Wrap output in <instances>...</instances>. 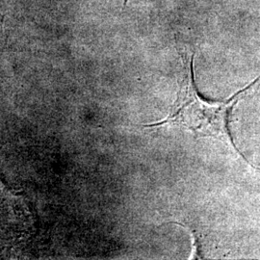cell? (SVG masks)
<instances>
[{"instance_id":"1","label":"cell","mask_w":260,"mask_h":260,"mask_svg":"<svg viewBox=\"0 0 260 260\" xmlns=\"http://www.w3.org/2000/svg\"><path fill=\"white\" fill-rule=\"evenodd\" d=\"M194 54L190 61L185 63V74L178 93L177 102L171 114L163 121L151 124H144V127H156L163 125H180L192 130L196 135L201 137H214L225 140L237 152L238 149L233 143L229 129L230 115L235 104L239 102L242 95L247 92L252 83L234 93L232 98L222 103H210L202 100L198 93L194 81Z\"/></svg>"},{"instance_id":"2","label":"cell","mask_w":260,"mask_h":260,"mask_svg":"<svg viewBox=\"0 0 260 260\" xmlns=\"http://www.w3.org/2000/svg\"><path fill=\"white\" fill-rule=\"evenodd\" d=\"M127 2H128V0H124V6L126 5V3H127Z\"/></svg>"}]
</instances>
